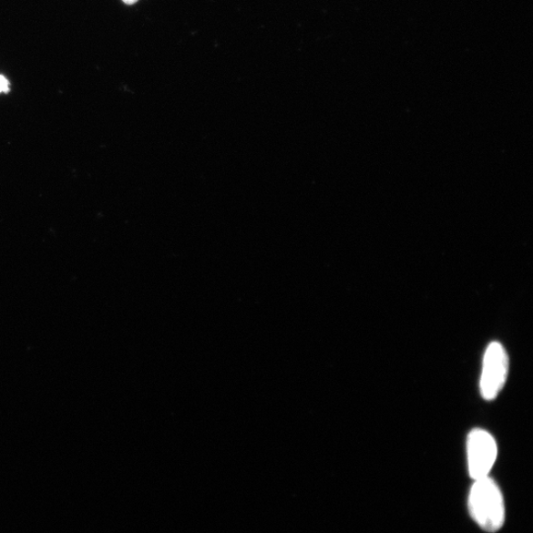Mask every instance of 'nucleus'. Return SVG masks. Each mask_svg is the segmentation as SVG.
<instances>
[{
    "mask_svg": "<svg viewBox=\"0 0 533 533\" xmlns=\"http://www.w3.org/2000/svg\"><path fill=\"white\" fill-rule=\"evenodd\" d=\"M508 358L499 342H493L486 350L480 381L481 395L491 401L501 393L507 377Z\"/></svg>",
    "mask_w": 533,
    "mask_h": 533,
    "instance_id": "obj_2",
    "label": "nucleus"
},
{
    "mask_svg": "<svg viewBox=\"0 0 533 533\" xmlns=\"http://www.w3.org/2000/svg\"><path fill=\"white\" fill-rule=\"evenodd\" d=\"M469 512L484 530L495 532L505 523V503L499 486L489 477L474 480L469 497Z\"/></svg>",
    "mask_w": 533,
    "mask_h": 533,
    "instance_id": "obj_1",
    "label": "nucleus"
},
{
    "mask_svg": "<svg viewBox=\"0 0 533 533\" xmlns=\"http://www.w3.org/2000/svg\"><path fill=\"white\" fill-rule=\"evenodd\" d=\"M8 91H9L8 80L5 77L0 76V93Z\"/></svg>",
    "mask_w": 533,
    "mask_h": 533,
    "instance_id": "obj_4",
    "label": "nucleus"
},
{
    "mask_svg": "<svg viewBox=\"0 0 533 533\" xmlns=\"http://www.w3.org/2000/svg\"><path fill=\"white\" fill-rule=\"evenodd\" d=\"M497 448L495 438L487 431L472 430L467 437V460L470 477L479 479L489 476Z\"/></svg>",
    "mask_w": 533,
    "mask_h": 533,
    "instance_id": "obj_3",
    "label": "nucleus"
},
{
    "mask_svg": "<svg viewBox=\"0 0 533 533\" xmlns=\"http://www.w3.org/2000/svg\"><path fill=\"white\" fill-rule=\"evenodd\" d=\"M123 2L128 5H135L136 3H138V0H123Z\"/></svg>",
    "mask_w": 533,
    "mask_h": 533,
    "instance_id": "obj_5",
    "label": "nucleus"
}]
</instances>
